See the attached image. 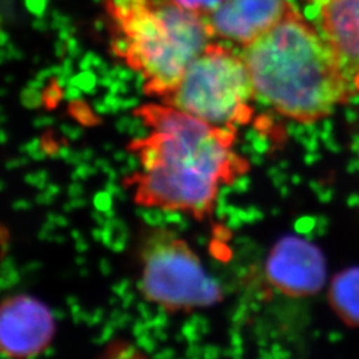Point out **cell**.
Instances as JSON below:
<instances>
[{
    "label": "cell",
    "mask_w": 359,
    "mask_h": 359,
    "mask_svg": "<svg viewBox=\"0 0 359 359\" xmlns=\"http://www.w3.org/2000/svg\"><path fill=\"white\" fill-rule=\"evenodd\" d=\"M147 135L129 144L139 169L127 179L136 204L208 217L219 188L248 170L233 151L237 129L219 127L167 103L135 111Z\"/></svg>",
    "instance_id": "6da1fadb"
},
{
    "label": "cell",
    "mask_w": 359,
    "mask_h": 359,
    "mask_svg": "<svg viewBox=\"0 0 359 359\" xmlns=\"http://www.w3.org/2000/svg\"><path fill=\"white\" fill-rule=\"evenodd\" d=\"M243 57L256 96L295 121L327 117L359 92L330 40L294 7L245 46Z\"/></svg>",
    "instance_id": "7a4b0ae2"
},
{
    "label": "cell",
    "mask_w": 359,
    "mask_h": 359,
    "mask_svg": "<svg viewBox=\"0 0 359 359\" xmlns=\"http://www.w3.org/2000/svg\"><path fill=\"white\" fill-rule=\"evenodd\" d=\"M112 48L139 74L145 93L164 100L215 38L208 16L173 0H107Z\"/></svg>",
    "instance_id": "3957f363"
},
{
    "label": "cell",
    "mask_w": 359,
    "mask_h": 359,
    "mask_svg": "<svg viewBox=\"0 0 359 359\" xmlns=\"http://www.w3.org/2000/svg\"><path fill=\"white\" fill-rule=\"evenodd\" d=\"M255 96L243 55L210 43L161 102L213 126L236 128L250 121Z\"/></svg>",
    "instance_id": "277c9868"
},
{
    "label": "cell",
    "mask_w": 359,
    "mask_h": 359,
    "mask_svg": "<svg viewBox=\"0 0 359 359\" xmlns=\"http://www.w3.org/2000/svg\"><path fill=\"white\" fill-rule=\"evenodd\" d=\"M140 256V289L154 305L169 311H189L213 306L222 299L219 285L198 256L172 231H151Z\"/></svg>",
    "instance_id": "5b68a950"
},
{
    "label": "cell",
    "mask_w": 359,
    "mask_h": 359,
    "mask_svg": "<svg viewBox=\"0 0 359 359\" xmlns=\"http://www.w3.org/2000/svg\"><path fill=\"white\" fill-rule=\"evenodd\" d=\"M265 270L274 289L295 298L317 294L327 274L321 249L297 236L283 237L271 248Z\"/></svg>",
    "instance_id": "8992f818"
},
{
    "label": "cell",
    "mask_w": 359,
    "mask_h": 359,
    "mask_svg": "<svg viewBox=\"0 0 359 359\" xmlns=\"http://www.w3.org/2000/svg\"><path fill=\"white\" fill-rule=\"evenodd\" d=\"M55 335L51 310L31 295H15L0 304V354L27 358L50 346Z\"/></svg>",
    "instance_id": "52a82bcc"
},
{
    "label": "cell",
    "mask_w": 359,
    "mask_h": 359,
    "mask_svg": "<svg viewBox=\"0 0 359 359\" xmlns=\"http://www.w3.org/2000/svg\"><path fill=\"white\" fill-rule=\"evenodd\" d=\"M292 7L289 0H222L208 19L215 36L245 47L280 23Z\"/></svg>",
    "instance_id": "ba28073f"
},
{
    "label": "cell",
    "mask_w": 359,
    "mask_h": 359,
    "mask_svg": "<svg viewBox=\"0 0 359 359\" xmlns=\"http://www.w3.org/2000/svg\"><path fill=\"white\" fill-rule=\"evenodd\" d=\"M322 32L330 40L359 90V0L322 4Z\"/></svg>",
    "instance_id": "9c48e42d"
},
{
    "label": "cell",
    "mask_w": 359,
    "mask_h": 359,
    "mask_svg": "<svg viewBox=\"0 0 359 359\" xmlns=\"http://www.w3.org/2000/svg\"><path fill=\"white\" fill-rule=\"evenodd\" d=\"M335 314L351 327H359V266L338 273L329 289Z\"/></svg>",
    "instance_id": "30bf717a"
},
{
    "label": "cell",
    "mask_w": 359,
    "mask_h": 359,
    "mask_svg": "<svg viewBox=\"0 0 359 359\" xmlns=\"http://www.w3.org/2000/svg\"><path fill=\"white\" fill-rule=\"evenodd\" d=\"M173 1L189 11L209 16L221 4L222 0H173Z\"/></svg>",
    "instance_id": "8fae6325"
},
{
    "label": "cell",
    "mask_w": 359,
    "mask_h": 359,
    "mask_svg": "<svg viewBox=\"0 0 359 359\" xmlns=\"http://www.w3.org/2000/svg\"><path fill=\"white\" fill-rule=\"evenodd\" d=\"M305 1H309V3H317V4H323L325 1H327V0H305Z\"/></svg>",
    "instance_id": "7c38bea8"
}]
</instances>
